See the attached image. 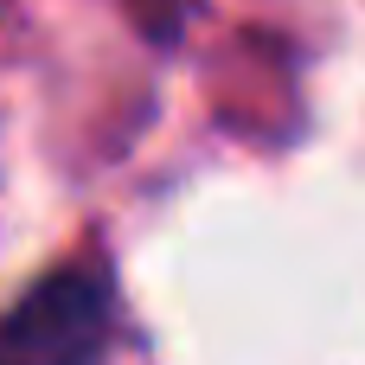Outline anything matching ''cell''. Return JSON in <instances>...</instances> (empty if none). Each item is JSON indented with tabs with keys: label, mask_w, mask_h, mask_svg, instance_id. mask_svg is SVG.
Masks as SVG:
<instances>
[{
	"label": "cell",
	"mask_w": 365,
	"mask_h": 365,
	"mask_svg": "<svg viewBox=\"0 0 365 365\" xmlns=\"http://www.w3.org/2000/svg\"><path fill=\"white\" fill-rule=\"evenodd\" d=\"M109 282L96 269H51L0 314V365H103Z\"/></svg>",
	"instance_id": "1"
},
{
	"label": "cell",
	"mask_w": 365,
	"mask_h": 365,
	"mask_svg": "<svg viewBox=\"0 0 365 365\" xmlns=\"http://www.w3.org/2000/svg\"><path fill=\"white\" fill-rule=\"evenodd\" d=\"M141 6H167V0H141Z\"/></svg>",
	"instance_id": "2"
}]
</instances>
